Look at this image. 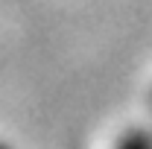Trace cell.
Masks as SVG:
<instances>
[{
    "label": "cell",
    "mask_w": 152,
    "mask_h": 149,
    "mask_svg": "<svg viewBox=\"0 0 152 149\" xmlns=\"http://www.w3.org/2000/svg\"><path fill=\"white\" fill-rule=\"evenodd\" d=\"M0 149H12V146H9V143H6V140H0Z\"/></svg>",
    "instance_id": "cell-2"
},
{
    "label": "cell",
    "mask_w": 152,
    "mask_h": 149,
    "mask_svg": "<svg viewBox=\"0 0 152 149\" xmlns=\"http://www.w3.org/2000/svg\"><path fill=\"white\" fill-rule=\"evenodd\" d=\"M114 149H152V134L143 129H129L117 137Z\"/></svg>",
    "instance_id": "cell-1"
}]
</instances>
